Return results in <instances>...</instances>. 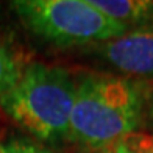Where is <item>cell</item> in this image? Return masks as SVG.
<instances>
[{
    "mask_svg": "<svg viewBox=\"0 0 153 153\" xmlns=\"http://www.w3.org/2000/svg\"><path fill=\"white\" fill-rule=\"evenodd\" d=\"M0 153H56L30 137H11L0 144Z\"/></svg>",
    "mask_w": 153,
    "mask_h": 153,
    "instance_id": "cell-8",
    "label": "cell"
},
{
    "mask_svg": "<svg viewBox=\"0 0 153 153\" xmlns=\"http://www.w3.org/2000/svg\"><path fill=\"white\" fill-rule=\"evenodd\" d=\"M20 71L14 55L0 42V99L16 85Z\"/></svg>",
    "mask_w": 153,
    "mask_h": 153,
    "instance_id": "cell-6",
    "label": "cell"
},
{
    "mask_svg": "<svg viewBox=\"0 0 153 153\" xmlns=\"http://www.w3.org/2000/svg\"><path fill=\"white\" fill-rule=\"evenodd\" d=\"M111 149L114 153H153V133L137 130L117 141Z\"/></svg>",
    "mask_w": 153,
    "mask_h": 153,
    "instance_id": "cell-7",
    "label": "cell"
},
{
    "mask_svg": "<svg viewBox=\"0 0 153 153\" xmlns=\"http://www.w3.org/2000/svg\"><path fill=\"white\" fill-rule=\"evenodd\" d=\"M149 99L128 76L88 72L76 78L69 141L83 149H111L145 119Z\"/></svg>",
    "mask_w": 153,
    "mask_h": 153,
    "instance_id": "cell-1",
    "label": "cell"
},
{
    "mask_svg": "<svg viewBox=\"0 0 153 153\" xmlns=\"http://www.w3.org/2000/svg\"><path fill=\"white\" fill-rule=\"evenodd\" d=\"M11 10L31 34L58 47L100 45L128 31L91 0H16Z\"/></svg>",
    "mask_w": 153,
    "mask_h": 153,
    "instance_id": "cell-3",
    "label": "cell"
},
{
    "mask_svg": "<svg viewBox=\"0 0 153 153\" xmlns=\"http://www.w3.org/2000/svg\"><path fill=\"white\" fill-rule=\"evenodd\" d=\"M97 10L127 30L153 22V0H91Z\"/></svg>",
    "mask_w": 153,
    "mask_h": 153,
    "instance_id": "cell-5",
    "label": "cell"
},
{
    "mask_svg": "<svg viewBox=\"0 0 153 153\" xmlns=\"http://www.w3.org/2000/svg\"><path fill=\"white\" fill-rule=\"evenodd\" d=\"M145 117H147L149 123L153 128V94L149 97V103H147V111H145Z\"/></svg>",
    "mask_w": 153,
    "mask_h": 153,
    "instance_id": "cell-9",
    "label": "cell"
},
{
    "mask_svg": "<svg viewBox=\"0 0 153 153\" xmlns=\"http://www.w3.org/2000/svg\"><path fill=\"white\" fill-rule=\"evenodd\" d=\"M80 153H114L113 149H83Z\"/></svg>",
    "mask_w": 153,
    "mask_h": 153,
    "instance_id": "cell-10",
    "label": "cell"
},
{
    "mask_svg": "<svg viewBox=\"0 0 153 153\" xmlns=\"http://www.w3.org/2000/svg\"><path fill=\"white\" fill-rule=\"evenodd\" d=\"M76 80L64 67L31 62L25 66L0 106L19 127L41 142L69 139Z\"/></svg>",
    "mask_w": 153,
    "mask_h": 153,
    "instance_id": "cell-2",
    "label": "cell"
},
{
    "mask_svg": "<svg viewBox=\"0 0 153 153\" xmlns=\"http://www.w3.org/2000/svg\"><path fill=\"white\" fill-rule=\"evenodd\" d=\"M97 53L128 78L153 80V22L100 44Z\"/></svg>",
    "mask_w": 153,
    "mask_h": 153,
    "instance_id": "cell-4",
    "label": "cell"
}]
</instances>
